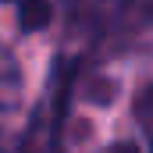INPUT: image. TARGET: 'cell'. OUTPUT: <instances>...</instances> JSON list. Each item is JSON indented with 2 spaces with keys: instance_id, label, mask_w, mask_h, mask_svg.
I'll use <instances>...</instances> for the list:
<instances>
[{
  "instance_id": "obj_4",
  "label": "cell",
  "mask_w": 153,
  "mask_h": 153,
  "mask_svg": "<svg viewBox=\"0 0 153 153\" xmlns=\"http://www.w3.org/2000/svg\"><path fill=\"white\" fill-rule=\"evenodd\" d=\"M25 153H39V150H32V146H25Z\"/></svg>"
},
{
  "instance_id": "obj_3",
  "label": "cell",
  "mask_w": 153,
  "mask_h": 153,
  "mask_svg": "<svg viewBox=\"0 0 153 153\" xmlns=\"http://www.w3.org/2000/svg\"><path fill=\"white\" fill-rule=\"evenodd\" d=\"M114 153H139V146H135V143H117Z\"/></svg>"
},
{
  "instance_id": "obj_2",
  "label": "cell",
  "mask_w": 153,
  "mask_h": 153,
  "mask_svg": "<svg viewBox=\"0 0 153 153\" xmlns=\"http://www.w3.org/2000/svg\"><path fill=\"white\" fill-rule=\"evenodd\" d=\"M135 121H139V132L146 135V146L153 153V82L143 85L135 96Z\"/></svg>"
},
{
  "instance_id": "obj_1",
  "label": "cell",
  "mask_w": 153,
  "mask_h": 153,
  "mask_svg": "<svg viewBox=\"0 0 153 153\" xmlns=\"http://www.w3.org/2000/svg\"><path fill=\"white\" fill-rule=\"evenodd\" d=\"M18 11V29L22 32H43L53 18V4L50 0H11Z\"/></svg>"
}]
</instances>
